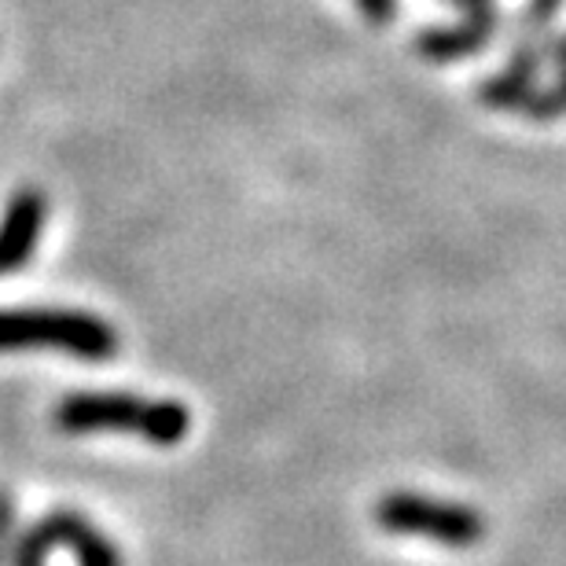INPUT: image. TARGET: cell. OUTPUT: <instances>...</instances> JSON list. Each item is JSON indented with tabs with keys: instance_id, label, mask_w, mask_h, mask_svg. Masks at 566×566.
Returning a JSON list of instances; mask_svg holds the SVG:
<instances>
[{
	"instance_id": "cell-5",
	"label": "cell",
	"mask_w": 566,
	"mask_h": 566,
	"mask_svg": "<svg viewBox=\"0 0 566 566\" xmlns=\"http://www.w3.org/2000/svg\"><path fill=\"white\" fill-rule=\"evenodd\" d=\"M548 63V38H523L515 44L512 60L504 63V71L485 77L479 85V104L490 111H512L523 115L526 104L541 88V71Z\"/></svg>"
},
{
	"instance_id": "cell-9",
	"label": "cell",
	"mask_w": 566,
	"mask_h": 566,
	"mask_svg": "<svg viewBox=\"0 0 566 566\" xmlns=\"http://www.w3.org/2000/svg\"><path fill=\"white\" fill-rule=\"evenodd\" d=\"M563 4H566V0H526V8H523L526 38H541V30H545L548 22L559 15Z\"/></svg>"
},
{
	"instance_id": "cell-4",
	"label": "cell",
	"mask_w": 566,
	"mask_h": 566,
	"mask_svg": "<svg viewBox=\"0 0 566 566\" xmlns=\"http://www.w3.org/2000/svg\"><path fill=\"white\" fill-rule=\"evenodd\" d=\"M52 548H71L77 566H126L118 548L85 515L71 512V507L49 512L30 530H22L15 537V548H11L8 566H44V556Z\"/></svg>"
},
{
	"instance_id": "cell-1",
	"label": "cell",
	"mask_w": 566,
	"mask_h": 566,
	"mask_svg": "<svg viewBox=\"0 0 566 566\" xmlns=\"http://www.w3.org/2000/svg\"><path fill=\"white\" fill-rule=\"evenodd\" d=\"M55 430L63 434H93V430H126L155 446H180L191 430V412L180 401H147L137 394L77 390L55 405Z\"/></svg>"
},
{
	"instance_id": "cell-8",
	"label": "cell",
	"mask_w": 566,
	"mask_h": 566,
	"mask_svg": "<svg viewBox=\"0 0 566 566\" xmlns=\"http://www.w3.org/2000/svg\"><path fill=\"white\" fill-rule=\"evenodd\" d=\"M548 60H556L559 77L552 85H541L534 93V99L526 104L523 115L534 118V122L566 118V33H559V38H548Z\"/></svg>"
},
{
	"instance_id": "cell-6",
	"label": "cell",
	"mask_w": 566,
	"mask_h": 566,
	"mask_svg": "<svg viewBox=\"0 0 566 566\" xmlns=\"http://www.w3.org/2000/svg\"><path fill=\"white\" fill-rule=\"evenodd\" d=\"M44 218H49V199L38 188H22L11 196L4 218H0V276L15 273L30 262L33 251H38Z\"/></svg>"
},
{
	"instance_id": "cell-3",
	"label": "cell",
	"mask_w": 566,
	"mask_h": 566,
	"mask_svg": "<svg viewBox=\"0 0 566 566\" xmlns=\"http://www.w3.org/2000/svg\"><path fill=\"white\" fill-rule=\"evenodd\" d=\"M376 526L401 537H427L446 548H474L485 537V518L468 504L434 501L420 493H390L376 504Z\"/></svg>"
},
{
	"instance_id": "cell-11",
	"label": "cell",
	"mask_w": 566,
	"mask_h": 566,
	"mask_svg": "<svg viewBox=\"0 0 566 566\" xmlns=\"http://www.w3.org/2000/svg\"><path fill=\"white\" fill-rule=\"evenodd\" d=\"M15 537H19V530H15V507H11L8 496H0V563H4V566L11 559V548H15Z\"/></svg>"
},
{
	"instance_id": "cell-10",
	"label": "cell",
	"mask_w": 566,
	"mask_h": 566,
	"mask_svg": "<svg viewBox=\"0 0 566 566\" xmlns=\"http://www.w3.org/2000/svg\"><path fill=\"white\" fill-rule=\"evenodd\" d=\"M357 11L365 15V22H371V27H390L394 19H398V8L401 0H354Z\"/></svg>"
},
{
	"instance_id": "cell-7",
	"label": "cell",
	"mask_w": 566,
	"mask_h": 566,
	"mask_svg": "<svg viewBox=\"0 0 566 566\" xmlns=\"http://www.w3.org/2000/svg\"><path fill=\"white\" fill-rule=\"evenodd\" d=\"M496 33H501V15L496 19L460 15V22H446V27H423L416 33L412 49L427 63H457L468 60V55L485 52Z\"/></svg>"
},
{
	"instance_id": "cell-12",
	"label": "cell",
	"mask_w": 566,
	"mask_h": 566,
	"mask_svg": "<svg viewBox=\"0 0 566 566\" xmlns=\"http://www.w3.org/2000/svg\"><path fill=\"white\" fill-rule=\"evenodd\" d=\"M449 4L457 8L460 15H468V19H496V15H501L496 0H449Z\"/></svg>"
},
{
	"instance_id": "cell-2",
	"label": "cell",
	"mask_w": 566,
	"mask_h": 566,
	"mask_svg": "<svg viewBox=\"0 0 566 566\" xmlns=\"http://www.w3.org/2000/svg\"><path fill=\"white\" fill-rule=\"evenodd\" d=\"M0 349H66L85 360L118 354V335L107 321L77 310H4Z\"/></svg>"
}]
</instances>
